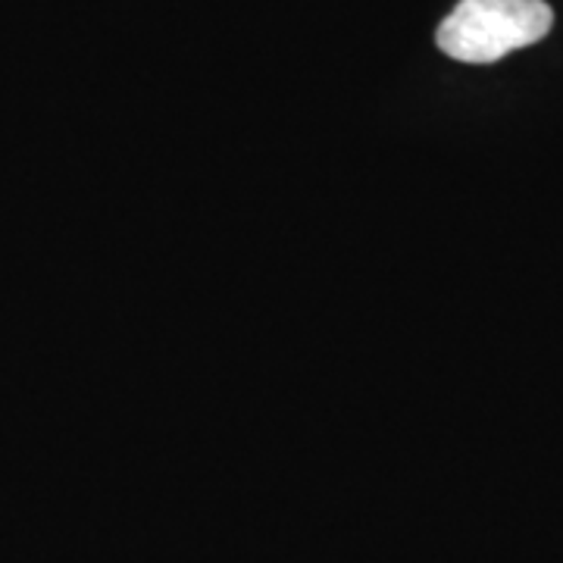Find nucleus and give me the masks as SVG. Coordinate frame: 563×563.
<instances>
[{"label": "nucleus", "instance_id": "1", "mask_svg": "<svg viewBox=\"0 0 563 563\" xmlns=\"http://www.w3.org/2000/svg\"><path fill=\"white\" fill-rule=\"evenodd\" d=\"M554 25L544 0H461L439 25V47L451 60L495 63L542 41Z\"/></svg>", "mask_w": 563, "mask_h": 563}]
</instances>
